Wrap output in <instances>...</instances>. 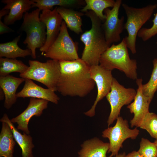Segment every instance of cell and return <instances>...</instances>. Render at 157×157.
<instances>
[{
    "label": "cell",
    "mask_w": 157,
    "mask_h": 157,
    "mask_svg": "<svg viewBox=\"0 0 157 157\" xmlns=\"http://www.w3.org/2000/svg\"><path fill=\"white\" fill-rule=\"evenodd\" d=\"M59 62L60 75L56 90L61 95L83 97L94 89L95 83L91 77L90 66L81 58Z\"/></svg>",
    "instance_id": "cell-1"
},
{
    "label": "cell",
    "mask_w": 157,
    "mask_h": 157,
    "mask_svg": "<svg viewBox=\"0 0 157 157\" xmlns=\"http://www.w3.org/2000/svg\"><path fill=\"white\" fill-rule=\"evenodd\" d=\"M91 22V27L81 35L84 44L81 58L90 67L99 64L102 54L109 47L106 42L102 27V22L92 11L85 12Z\"/></svg>",
    "instance_id": "cell-2"
},
{
    "label": "cell",
    "mask_w": 157,
    "mask_h": 157,
    "mask_svg": "<svg viewBox=\"0 0 157 157\" xmlns=\"http://www.w3.org/2000/svg\"><path fill=\"white\" fill-rule=\"evenodd\" d=\"M126 39L124 38L117 44H113L101 55L99 65L106 69H117L133 80L137 78V62L130 58Z\"/></svg>",
    "instance_id": "cell-3"
},
{
    "label": "cell",
    "mask_w": 157,
    "mask_h": 157,
    "mask_svg": "<svg viewBox=\"0 0 157 157\" xmlns=\"http://www.w3.org/2000/svg\"><path fill=\"white\" fill-rule=\"evenodd\" d=\"M127 16L124 28L128 35L125 37L127 47L133 54L136 53V39L138 34L142 26L150 19L157 4H150L145 7L136 8L125 3L122 4Z\"/></svg>",
    "instance_id": "cell-4"
},
{
    "label": "cell",
    "mask_w": 157,
    "mask_h": 157,
    "mask_svg": "<svg viewBox=\"0 0 157 157\" xmlns=\"http://www.w3.org/2000/svg\"><path fill=\"white\" fill-rule=\"evenodd\" d=\"M40 11L37 8L31 12L25 13L20 28L26 33L23 43L27 45L28 49L31 50V56L33 59L36 58V49L42 47L46 39V25L40 19Z\"/></svg>",
    "instance_id": "cell-5"
},
{
    "label": "cell",
    "mask_w": 157,
    "mask_h": 157,
    "mask_svg": "<svg viewBox=\"0 0 157 157\" xmlns=\"http://www.w3.org/2000/svg\"><path fill=\"white\" fill-rule=\"evenodd\" d=\"M27 70L20 74L21 78L39 82L48 88L57 91L56 87L60 75V67L58 61L53 59L44 63L29 60Z\"/></svg>",
    "instance_id": "cell-6"
},
{
    "label": "cell",
    "mask_w": 157,
    "mask_h": 157,
    "mask_svg": "<svg viewBox=\"0 0 157 157\" xmlns=\"http://www.w3.org/2000/svg\"><path fill=\"white\" fill-rule=\"evenodd\" d=\"M42 55L45 58L58 61H72L79 58L76 44L70 36L64 21L57 37Z\"/></svg>",
    "instance_id": "cell-7"
},
{
    "label": "cell",
    "mask_w": 157,
    "mask_h": 157,
    "mask_svg": "<svg viewBox=\"0 0 157 157\" xmlns=\"http://www.w3.org/2000/svg\"><path fill=\"white\" fill-rule=\"evenodd\" d=\"M115 125L104 130L102 136L108 138L109 141V147L108 153L111 152L109 157L115 156L118 154L120 149L123 147L124 142L128 138L135 139L139 133L137 127L131 129L129 128L128 122L121 117L116 119Z\"/></svg>",
    "instance_id": "cell-8"
},
{
    "label": "cell",
    "mask_w": 157,
    "mask_h": 157,
    "mask_svg": "<svg viewBox=\"0 0 157 157\" xmlns=\"http://www.w3.org/2000/svg\"><path fill=\"white\" fill-rule=\"evenodd\" d=\"M136 93L135 89L125 88L113 78L110 91L106 97L111 107L107 121L108 126L119 117L122 107L131 103Z\"/></svg>",
    "instance_id": "cell-9"
},
{
    "label": "cell",
    "mask_w": 157,
    "mask_h": 157,
    "mask_svg": "<svg viewBox=\"0 0 157 157\" xmlns=\"http://www.w3.org/2000/svg\"><path fill=\"white\" fill-rule=\"evenodd\" d=\"M122 2L121 0H117L111 9L108 8L104 10L106 18L102 27L106 42L109 47L112 43L120 40V34L124 29V17L120 18L119 17Z\"/></svg>",
    "instance_id": "cell-10"
},
{
    "label": "cell",
    "mask_w": 157,
    "mask_h": 157,
    "mask_svg": "<svg viewBox=\"0 0 157 157\" xmlns=\"http://www.w3.org/2000/svg\"><path fill=\"white\" fill-rule=\"evenodd\" d=\"M90 72L91 77L97 86V93L91 108L84 114L92 117L95 115V108L98 102L110 91L113 77L111 71L106 69L99 64L90 66Z\"/></svg>",
    "instance_id": "cell-11"
},
{
    "label": "cell",
    "mask_w": 157,
    "mask_h": 157,
    "mask_svg": "<svg viewBox=\"0 0 157 157\" xmlns=\"http://www.w3.org/2000/svg\"><path fill=\"white\" fill-rule=\"evenodd\" d=\"M40 19L44 23L46 28V40L43 46L40 49L42 55L47 51L57 37L60 30L63 19L57 10V7L53 10H42Z\"/></svg>",
    "instance_id": "cell-12"
},
{
    "label": "cell",
    "mask_w": 157,
    "mask_h": 157,
    "mask_svg": "<svg viewBox=\"0 0 157 157\" xmlns=\"http://www.w3.org/2000/svg\"><path fill=\"white\" fill-rule=\"evenodd\" d=\"M48 102L44 99L31 98L26 109L19 115L12 119L11 122L17 124L18 130L29 135L30 132L28 125L30 119L34 116H40L43 111L47 108Z\"/></svg>",
    "instance_id": "cell-13"
},
{
    "label": "cell",
    "mask_w": 157,
    "mask_h": 157,
    "mask_svg": "<svg viewBox=\"0 0 157 157\" xmlns=\"http://www.w3.org/2000/svg\"><path fill=\"white\" fill-rule=\"evenodd\" d=\"M142 81V78L136 79L138 88L136 95L133 102L127 106L130 113L134 114L130 122L131 127H139L145 116L149 112V106L151 101L143 93Z\"/></svg>",
    "instance_id": "cell-14"
},
{
    "label": "cell",
    "mask_w": 157,
    "mask_h": 157,
    "mask_svg": "<svg viewBox=\"0 0 157 157\" xmlns=\"http://www.w3.org/2000/svg\"><path fill=\"white\" fill-rule=\"evenodd\" d=\"M25 83L22 89L16 94L17 98L31 97L45 100L57 104L60 98L55 91L45 89L35 83L32 80L25 79Z\"/></svg>",
    "instance_id": "cell-15"
},
{
    "label": "cell",
    "mask_w": 157,
    "mask_h": 157,
    "mask_svg": "<svg viewBox=\"0 0 157 157\" xmlns=\"http://www.w3.org/2000/svg\"><path fill=\"white\" fill-rule=\"evenodd\" d=\"M1 2L6 4L3 9L9 10L8 14L5 16L3 22L7 26L20 20L24 13L32 8L34 3L33 0H2Z\"/></svg>",
    "instance_id": "cell-16"
},
{
    "label": "cell",
    "mask_w": 157,
    "mask_h": 157,
    "mask_svg": "<svg viewBox=\"0 0 157 157\" xmlns=\"http://www.w3.org/2000/svg\"><path fill=\"white\" fill-rule=\"evenodd\" d=\"M25 80L23 78H17L10 75L0 76V88L4 94V106L6 109H10L16 102L17 98V89Z\"/></svg>",
    "instance_id": "cell-17"
},
{
    "label": "cell",
    "mask_w": 157,
    "mask_h": 157,
    "mask_svg": "<svg viewBox=\"0 0 157 157\" xmlns=\"http://www.w3.org/2000/svg\"><path fill=\"white\" fill-rule=\"evenodd\" d=\"M0 121L7 123L10 127L15 141L22 149V157H33L32 149L34 145L31 135L25 133L22 134L19 132L6 113L3 115Z\"/></svg>",
    "instance_id": "cell-18"
},
{
    "label": "cell",
    "mask_w": 157,
    "mask_h": 157,
    "mask_svg": "<svg viewBox=\"0 0 157 157\" xmlns=\"http://www.w3.org/2000/svg\"><path fill=\"white\" fill-rule=\"evenodd\" d=\"M109 147V143L97 138L87 140L81 145L78 152L79 157H107Z\"/></svg>",
    "instance_id": "cell-19"
},
{
    "label": "cell",
    "mask_w": 157,
    "mask_h": 157,
    "mask_svg": "<svg viewBox=\"0 0 157 157\" xmlns=\"http://www.w3.org/2000/svg\"><path fill=\"white\" fill-rule=\"evenodd\" d=\"M57 10L65 22L67 27L77 34L82 32L81 17L83 13L67 8L57 7Z\"/></svg>",
    "instance_id": "cell-20"
},
{
    "label": "cell",
    "mask_w": 157,
    "mask_h": 157,
    "mask_svg": "<svg viewBox=\"0 0 157 157\" xmlns=\"http://www.w3.org/2000/svg\"><path fill=\"white\" fill-rule=\"evenodd\" d=\"M21 36L19 35L11 41L0 44V58L16 59L31 56L30 50L28 49H24L18 46V43Z\"/></svg>",
    "instance_id": "cell-21"
},
{
    "label": "cell",
    "mask_w": 157,
    "mask_h": 157,
    "mask_svg": "<svg viewBox=\"0 0 157 157\" xmlns=\"http://www.w3.org/2000/svg\"><path fill=\"white\" fill-rule=\"evenodd\" d=\"M15 141L8 124L5 122H2L0 134V157H13Z\"/></svg>",
    "instance_id": "cell-22"
},
{
    "label": "cell",
    "mask_w": 157,
    "mask_h": 157,
    "mask_svg": "<svg viewBox=\"0 0 157 157\" xmlns=\"http://www.w3.org/2000/svg\"><path fill=\"white\" fill-rule=\"evenodd\" d=\"M85 2L86 5L81 11L85 13L92 11L102 22H104L106 18L103 13L104 10L109 7L112 8L115 2L114 0H85Z\"/></svg>",
    "instance_id": "cell-23"
},
{
    "label": "cell",
    "mask_w": 157,
    "mask_h": 157,
    "mask_svg": "<svg viewBox=\"0 0 157 157\" xmlns=\"http://www.w3.org/2000/svg\"><path fill=\"white\" fill-rule=\"evenodd\" d=\"M22 61L16 59L0 58V76H4L12 72L20 74L26 72L28 68Z\"/></svg>",
    "instance_id": "cell-24"
},
{
    "label": "cell",
    "mask_w": 157,
    "mask_h": 157,
    "mask_svg": "<svg viewBox=\"0 0 157 157\" xmlns=\"http://www.w3.org/2000/svg\"><path fill=\"white\" fill-rule=\"evenodd\" d=\"M34 3L32 8L37 7L41 11L51 10L55 6L67 8L81 4V1L77 0H33Z\"/></svg>",
    "instance_id": "cell-25"
},
{
    "label": "cell",
    "mask_w": 157,
    "mask_h": 157,
    "mask_svg": "<svg viewBox=\"0 0 157 157\" xmlns=\"http://www.w3.org/2000/svg\"><path fill=\"white\" fill-rule=\"evenodd\" d=\"M153 68L148 82L142 84L143 94L151 101L155 92L157 91V58L153 61Z\"/></svg>",
    "instance_id": "cell-26"
},
{
    "label": "cell",
    "mask_w": 157,
    "mask_h": 157,
    "mask_svg": "<svg viewBox=\"0 0 157 157\" xmlns=\"http://www.w3.org/2000/svg\"><path fill=\"white\" fill-rule=\"evenodd\" d=\"M139 127L146 130L153 138H157V115L148 113L145 116Z\"/></svg>",
    "instance_id": "cell-27"
},
{
    "label": "cell",
    "mask_w": 157,
    "mask_h": 157,
    "mask_svg": "<svg viewBox=\"0 0 157 157\" xmlns=\"http://www.w3.org/2000/svg\"><path fill=\"white\" fill-rule=\"evenodd\" d=\"M143 157H156L157 146L147 139L142 138L140 142V147L138 151Z\"/></svg>",
    "instance_id": "cell-28"
},
{
    "label": "cell",
    "mask_w": 157,
    "mask_h": 157,
    "mask_svg": "<svg viewBox=\"0 0 157 157\" xmlns=\"http://www.w3.org/2000/svg\"><path fill=\"white\" fill-rule=\"evenodd\" d=\"M153 24L150 28H142L138 32L137 36L144 41L149 40L157 34V12L152 20Z\"/></svg>",
    "instance_id": "cell-29"
},
{
    "label": "cell",
    "mask_w": 157,
    "mask_h": 157,
    "mask_svg": "<svg viewBox=\"0 0 157 157\" xmlns=\"http://www.w3.org/2000/svg\"><path fill=\"white\" fill-rule=\"evenodd\" d=\"M14 31L9 27L7 25L0 20V34L2 35L5 33L13 32Z\"/></svg>",
    "instance_id": "cell-30"
},
{
    "label": "cell",
    "mask_w": 157,
    "mask_h": 157,
    "mask_svg": "<svg viewBox=\"0 0 157 157\" xmlns=\"http://www.w3.org/2000/svg\"><path fill=\"white\" fill-rule=\"evenodd\" d=\"M125 157H143L138 151H134L126 155Z\"/></svg>",
    "instance_id": "cell-31"
},
{
    "label": "cell",
    "mask_w": 157,
    "mask_h": 157,
    "mask_svg": "<svg viewBox=\"0 0 157 157\" xmlns=\"http://www.w3.org/2000/svg\"><path fill=\"white\" fill-rule=\"evenodd\" d=\"M9 10H8L3 9V8L0 11V20H1V18L3 16H5L7 15Z\"/></svg>",
    "instance_id": "cell-32"
},
{
    "label": "cell",
    "mask_w": 157,
    "mask_h": 157,
    "mask_svg": "<svg viewBox=\"0 0 157 157\" xmlns=\"http://www.w3.org/2000/svg\"><path fill=\"white\" fill-rule=\"evenodd\" d=\"M0 100H2L5 97V95L2 90L0 88Z\"/></svg>",
    "instance_id": "cell-33"
},
{
    "label": "cell",
    "mask_w": 157,
    "mask_h": 157,
    "mask_svg": "<svg viewBox=\"0 0 157 157\" xmlns=\"http://www.w3.org/2000/svg\"><path fill=\"white\" fill-rule=\"evenodd\" d=\"M126 156V154L125 152L122 153L118 154L114 157H125Z\"/></svg>",
    "instance_id": "cell-34"
},
{
    "label": "cell",
    "mask_w": 157,
    "mask_h": 157,
    "mask_svg": "<svg viewBox=\"0 0 157 157\" xmlns=\"http://www.w3.org/2000/svg\"><path fill=\"white\" fill-rule=\"evenodd\" d=\"M154 142L155 143V144H156V145L157 146V140H156L154 141ZM156 157H157V156Z\"/></svg>",
    "instance_id": "cell-35"
},
{
    "label": "cell",
    "mask_w": 157,
    "mask_h": 157,
    "mask_svg": "<svg viewBox=\"0 0 157 157\" xmlns=\"http://www.w3.org/2000/svg\"><path fill=\"white\" fill-rule=\"evenodd\" d=\"M156 140H157V138L156 139Z\"/></svg>",
    "instance_id": "cell-36"
}]
</instances>
